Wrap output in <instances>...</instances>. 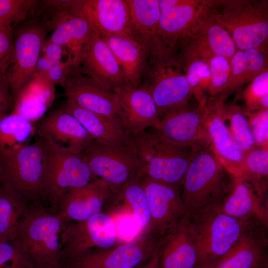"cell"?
<instances>
[{"instance_id": "6da1fadb", "label": "cell", "mask_w": 268, "mask_h": 268, "mask_svg": "<svg viewBox=\"0 0 268 268\" xmlns=\"http://www.w3.org/2000/svg\"><path fill=\"white\" fill-rule=\"evenodd\" d=\"M236 178L206 145H197L181 191L190 214L221 205L230 193Z\"/></svg>"}, {"instance_id": "7a4b0ae2", "label": "cell", "mask_w": 268, "mask_h": 268, "mask_svg": "<svg viewBox=\"0 0 268 268\" xmlns=\"http://www.w3.org/2000/svg\"><path fill=\"white\" fill-rule=\"evenodd\" d=\"M68 223L42 206H30L9 241L29 264H60Z\"/></svg>"}, {"instance_id": "3957f363", "label": "cell", "mask_w": 268, "mask_h": 268, "mask_svg": "<svg viewBox=\"0 0 268 268\" xmlns=\"http://www.w3.org/2000/svg\"><path fill=\"white\" fill-rule=\"evenodd\" d=\"M189 220L197 248L196 268L212 264L219 260L249 227L260 221L255 218H237L228 215L222 210L221 205L191 213Z\"/></svg>"}, {"instance_id": "277c9868", "label": "cell", "mask_w": 268, "mask_h": 268, "mask_svg": "<svg viewBox=\"0 0 268 268\" xmlns=\"http://www.w3.org/2000/svg\"><path fill=\"white\" fill-rule=\"evenodd\" d=\"M131 137L141 175L181 188L197 145L172 143L160 135L154 128Z\"/></svg>"}, {"instance_id": "5b68a950", "label": "cell", "mask_w": 268, "mask_h": 268, "mask_svg": "<svg viewBox=\"0 0 268 268\" xmlns=\"http://www.w3.org/2000/svg\"><path fill=\"white\" fill-rule=\"evenodd\" d=\"M162 60L174 57L196 36L218 0H159Z\"/></svg>"}, {"instance_id": "8992f818", "label": "cell", "mask_w": 268, "mask_h": 268, "mask_svg": "<svg viewBox=\"0 0 268 268\" xmlns=\"http://www.w3.org/2000/svg\"><path fill=\"white\" fill-rule=\"evenodd\" d=\"M48 155L45 140L0 152V183L26 201L43 199Z\"/></svg>"}, {"instance_id": "52a82bcc", "label": "cell", "mask_w": 268, "mask_h": 268, "mask_svg": "<svg viewBox=\"0 0 268 268\" xmlns=\"http://www.w3.org/2000/svg\"><path fill=\"white\" fill-rule=\"evenodd\" d=\"M213 15L230 34L237 50L268 51V0H219Z\"/></svg>"}, {"instance_id": "ba28073f", "label": "cell", "mask_w": 268, "mask_h": 268, "mask_svg": "<svg viewBox=\"0 0 268 268\" xmlns=\"http://www.w3.org/2000/svg\"><path fill=\"white\" fill-rule=\"evenodd\" d=\"M81 154L93 175L116 192L141 175L131 137L109 143L93 139Z\"/></svg>"}, {"instance_id": "9c48e42d", "label": "cell", "mask_w": 268, "mask_h": 268, "mask_svg": "<svg viewBox=\"0 0 268 268\" xmlns=\"http://www.w3.org/2000/svg\"><path fill=\"white\" fill-rule=\"evenodd\" d=\"M44 139L46 142L48 162L43 198L49 202L50 210L57 213L60 202L67 192L97 178L92 173L81 154L70 152L51 140Z\"/></svg>"}, {"instance_id": "30bf717a", "label": "cell", "mask_w": 268, "mask_h": 268, "mask_svg": "<svg viewBox=\"0 0 268 268\" xmlns=\"http://www.w3.org/2000/svg\"><path fill=\"white\" fill-rule=\"evenodd\" d=\"M50 29L47 22L34 20L26 23L16 33L12 62L6 72L14 100L32 80Z\"/></svg>"}, {"instance_id": "8fae6325", "label": "cell", "mask_w": 268, "mask_h": 268, "mask_svg": "<svg viewBox=\"0 0 268 268\" xmlns=\"http://www.w3.org/2000/svg\"><path fill=\"white\" fill-rule=\"evenodd\" d=\"M159 240L152 234H145L133 242L88 251L64 265L67 268H136L153 256Z\"/></svg>"}, {"instance_id": "7c38bea8", "label": "cell", "mask_w": 268, "mask_h": 268, "mask_svg": "<svg viewBox=\"0 0 268 268\" xmlns=\"http://www.w3.org/2000/svg\"><path fill=\"white\" fill-rule=\"evenodd\" d=\"M153 65L149 81L143 86L151 95L161 120L187 105L193 92L175 57Z\"/></svg>"}, {"instance_id": "4fadbf2b", "label": "cell", "mask_w": 268, "mask_h": 268, "mask_svg": "<svg viewBox=\"0 0 268 268\" xmlns=\"http://www.w3.org/2000/svg\"><path fill=\"white\" fill-rule=\"evenodd\" d=\"M116 242L115 224L106 213H96L84 221L68 222L65 232L61 263L93 250L111 248Z\"/></svg>"}, {"instance_id": "5bb4252c", "label": "cell", "mask_w": 268, "mask_h": 268, "mask_svg": "<svg viewBox=\"0 0 268 268\" xmlns=\"http://www.w3.org/2000/svg\"><path fill=\"white\" fill-rule=\"evenodd\" d=\"M224 100L218 96L207 101L203 128L209 147L234 177L241 176L246 153L234 138L226 124Z\"/></svg>"}, {"instance_id": "9a60e30c", "label": "cell", "mask_w": 268, "mask_h": 268, "mask_svg": "<svg viewBox=\"0 0 268 268\" xmlns=\"http://www.w3.org/2000/svg\"><path fill=\"white\" fill-rule=\"evenodd\" d=\"M140 180L149 206V233L160 238L170 228L189 217L190 213L182 199L181 187L142 175Z\"/></svg>"}, {"instance_id": "2e32d148", "label": "cell", "mask_w": 268, "mask_h": 268, "mask_svg": "<svg viewBox=\"0 0 268 268\" xmlns=\"http://www.w3.org/2000/svg\"><path fill=\"white\" fill-rule=\"evenodd\" d=\"M63 89L67 99L73 101L80 107L120 122L123 125L121 105L117 95L83 75L79 66L71 67Z\"/></svg>"}, {"instance_id": "e0dca14e", "label": "cell", "mask_w": 268, "mask_h": 268, "mask_svg": "<svg viewBox=\"0 0 268 268\" xmlns=\"http://www.w3.org/2000/svg\"><path fill=\"white\" fill-rule=\"evenodd\" d=\"M207 103H198L193 106L189 102L161 119L158 126L154 129L164 138L176 144L209 146L203 128L207 112Z\"/></svg>"}, {"instance_id": "ac0fdd59", "label": "cell", "mask_w": 268, "mask_h": 268, "mask_svg": "<svg viewBox=\"0 0 268 268\" xmlns=\"http://www.w3.org/2000/svg\"><path fill=\"white\" fill-rule=\"evenodd\" d=\"M75 3L92 31L100 37L134 38L127 0H81Z\"/></svg>"}, {"instance_id": "d6986e66", "label": "cell", "mask_w": 268, "mask_h": 268, "mask_svg": "<svg viewBox=\"0 0 268 268\" xmlns=\"http://www.w3.org/2000/svg\"><path fill=\"white\" fill-rule=\"evenodd\" d=\"M81 72L103 88L113 91L126 85L120 66L107 43L92 31L79 65Z\"/></svg>"}, {"instance_id": "ffe728a7", "label": "cell", "mask_w": 268, "mask_h": 268, "mask_svg": "<svg viewBox=\"0 0 268 268\" xmlns=\"http://www.w3.org/2000/svg\"><path fill=\"white\" fill-rule=\"evenodd\" d=\"M63 10L47 22L53 29L49 40L66 49L74 66H78L85 43L92 30L75 0H65Z\"/></svg>"}, {"instance_id": "44dd1931", "label": "cell", "mask_w": 268, "mask_h": 268, "mask_svg": "<svg viewBox=\"0 0 268 268\" xmlns=\"http://www.w3.org/2000/svg\"><path fill=\"white\" fill-rule=\"evenodd\" d=\"M115 192L104 181L96 179L67 192L60 202L57 213L67 222L85 220L103 212L104 207L111 203Z\"/></svg>"}, {"instance_id": "7402d4cb", "label": "cell", "mask_w": 268, "mask_h": 268, "mask_svg": "<svg viewBox=\"0 0 268 268\" xmlns=\"http://www.w3.org/2000/svg\"><path fill=\"white\" fill-rule=\"evenodd\" d=\"M266 181L243 175L236 178L230 193L221 204L222 210L237 218H255L268 226Z\"/></svg>"}, {"instance_id": "603a6c76", "label": "cell", "mask_w": 268, "mask_h": 268, "mask_svg": "<svg viewBox=\"0 0 268 268\" xmlns=\"http://www.w3.org/2000/svg\"><path fill=\"white\" fill-rule=\"evenodd\" d=\"M189 217L170 228L159 239L156 251L158 268H196L197 248Z\"/></svg>"}, {"instance_id": "cb8c5ba5", "label": "cell", "mask_w": 268, "mask_h": 268, "mask_svg": "<svg viewBox=\"0 0 268 268\" xmlns=\"http://www.w3.org/2000/svg\"><path fill=\"white\" fill-rule=\"evenodd\" d=\"M267 227L256 222L219 260L200 268H268Z\"/></svg>"}, {"instance_id": "d4e9b609", "label": "cell", "mask_w": 268, "mask_h": 268, "mask_svg": "<svg viewBox=\"0 0 268 268\" xmlns=\"http://www.w3.org/2000/svg\"><path fill=\"white\" fill-rule=\"evenodd\" d=\"M113 91L119 100L123 124L130 136L157 128L160 122L157 108L144 86L133 87L124 85Z\"/></svg>"}, {"instance_id": "484cf974", "label": "cell", "mask_w": 268, "mask_h": 268, "mask_svg": "<svg viewBox=\"0 0 268 268\" xmlns=\"http://www.w3.org/2000/svg\"><path fill=\"white\" fill-rule=\"evenodd\" d=\"M35 130L39 137L51 140L63 149L77 154H81L93 139L76 118L61 108L43 118Z\"/></svg>"}, {"instance_id": "4316f807", "label": "cell", "mask_w": 268, "mask_h": 268, "mask_svg": "<svg viewBox=\"0 0 268 268\" xmlns=\"http://www.w3.org/2000/svg\"><path fill=\"white\" fill-rule=\"evenodd\" d=\"M134 38L148 52L153 63L162 59L159 37V0H127Z\"/></svg>"}, {"instance_id": "83f0119b", "label": "cell", "mask_w": 268, "mask_h": 268, "mask_svg": "<svg viewBox=\"0 0 268 268\" xmlns=\"http://www.w3.org/2000/svg\"><path fill=\"white\" fill-rule=\"evenodd\" d=\"M101 37L107 43L120 66L126 85L139 86L146 60L149 58L145 48L131 37L114 35Z\"/></svg>"}, {"instance_id": "f1b7e54d", "label": "cell", "mask_w": 268, "mask_h": 268, "mask_svg": "<svg viewBox=\"0 0 268 268\" xmlns=\"http://www.w3.org/2000/svg\"><path fill=\"white\" fill-rule=\"evenodd\" d=\"M61 109L76 118L97 141L121 142L131 137L122 123L80 107L70 100L67 99Z\"/></svg>"}, {"instance_id": "f546056e", "label": "cell", "mask_w": 268, "mask_h": 268, "mask_svg": "<svg viewBox=\"0 0 268 268\" xmlns=\"http://www.w3.org/2000/svg\"><path fill=\"white\" fill-rule=\"evenodd\" d=\"M230 64L228 81L223 92L218 96L224 100L231 93L268 70V51L257 49L237 50L232 56Z\"/></svg>"}, {"instance_id": "4dcf8cb0", "label": "cell", "mask_w": 268, "mask_h": 268, "mask_svg": "<svg viewBox=\"0 0 268 268\" xmlns=\"http://www.w3.org/2000/svg\"><path fill=\"white\" fill-rule=\"evenodd\" d=\"M175 58L192 88L197 102L206 103V89L210 73L205 52L189 43Z\"/></svg>"}, {"instance_id": "1f68e13d", "label": "cell", "mask_w": 268, "mask_h": 268, "mask_svg": "<svg viewBox=\"0 0 268 268\" xmlns=\"http://www.w3.org/2000/svg\"><path fill=\"white\" fill-rule=\"evenodd\" d=\"M214 9L190 42L203 51L231 61L237 49L228 32L214 19Z\"/></svg>"}, {"instance_id": "d6a6232c", "label": "cell", "mask_w": 268, "mask_h": 268, "mask_svg": "<svg viewBox=\"0 0 268 268\" xmlns=\"http://www.w3.org/2000/svg\"><path fill=\"white\" fill-rule=\"evenodd\" d=\"M30 206L10 188L0 185V241H9Z\"/></svg>"}, {"instance_id": "836d02e7", "label": "cell", "mask_w": 268, "mask_h": 268, "mask_svg": "<svg viewBox=\"0 0 268 268\" xmlns=\"http://www.w3.org/2000/svg\"><path fill=\"white\" fill-rule=\"evenodd\" d=\"M141 176L116 192L114 202L122 201L131 206L142 235L149 233L151 216L147 196L140 183Z\"/></svg>"}, {"instance_id": "e575fe53", "label": "cell", "mask_w": 268, "mask_h": 268, "mask_svg": "<svg viewBox=\"0 0 268 268\" xmlns=\"http://www.w3.org/2000/svg\"><path fill=\"white\" fill-rule=\"evenodd\" d=\"M32 122L13 113L0 121V152L12 150L28 144L34 133Z\"/></svg>"}, {"instance_id": "d590c367", "label": "cell", "mask_w": 268, "mask_h": 268, "mask_svg": "<svg viewBox=\"0 0 268 268\" xmlns=\"http://www.w3.org/2000/svg\"><path fill=\"white\" fill-rule=\"evenodd\" d=\"M225 116L232 135L244 152L256 146L246 110L235 104H225Z\"/></svg>"}, {"instance_id": "8d00e7d4", "label": "cell", "mask_w": 268, "mask_h": 268, "mask_svg": "<svg viewBox=\"0 0 268 268\" xmlns=\"http://www.w3.org/2000/svg\"><path fill=\"white\" fill-rule=\"evenodd\" d=\"M245 110L249 113L268 109V70L257 75L243 93Z\"/></svg>"}, {"instance_id": "74e56055", "label": "cell", "mask_w": 268, "mask_h": 268, "mask_svg": "<svg viewBox=\"0 0 268 268\" xmlns=\"http://www.w3.org/2000/svg\"><path fill=\"white\" fill-rule=\"evenodd\" d=\"M204 51L206 55L210 73L206 94L212 98L220 95L224 89L230 73L231 61Z\"/></svg>"}, {"instance_id": "f35d334b", "label": "cell", "mask_w": 268, "mask_h": 268, "mask_svg": "<svg viewBox=\"0 0 268 268\" xmlns=\"http://www.w3.org/2000/svg\"><path fill=\"white\" fill-rule=\"evenodd\" d=\"M39 2L36 0H0V27L12 28L25 20Z\"/></svg>"}, {"instance_id": "ab89813d", "label": "cell", "mask_w": 268, "mask_h": 268, "mask_svg": "<svg viewBox=\"0 0 268 268\" xmlns=\"http://www.w3.org/2000/svg\"><path fill=\"white\" fill-rule=\"evenodd\" d=\"M243 175L266 181L268 175V148L255 146L246 153Z\"/></svg>"}, {"instance_id": "60d3db41", "label": "cell", "mask_w": 268, "mask_h": 268, "mask_svg": "<svg viewBox=\"0 0 268 268\" xmlns=\"http://www.w3.org/2000/svg\"><path fill=\"white\" fill-rule=\"evenodd\" d=\"M246 112L255 146L268 148V109Z\"/></svg>"}, {"instance_id": "b9f144b4", "label": "cell", "mask_w": 268, "mask_h": 268, "mask_svg": "<svg viewBox=\"0 0 268 268\" xmlns=\"http://www.w3.org/2000/svg\"><path fill=\"white\" fill-rule=\"evenodd\" d=\"M29 262L9 241H0V268H25Z\"/></svg>"}, {"instance_id": "7bdbcfd3", "label": "cell", "mask_w": 268, "mask_h": 268, "mask_svg": "<svg viewBox=\"0 0 268 268\" xmlns=\"http://www.w3.org/2000/svg\"><path fill=\"white\" fill-rule=\"evenodd\" d=\"M14 39L11 27H0V73L6 74L12 62Z\"/></svg>"}, {"instance_id": "ee69618b", "label": "cell", "mask_w": 268, "mask_h": 268, "mask_svg": "<svg viewBox=\"0 0 268 268\" xmlns=\"http://www.w3.org/2000/svg\"><path fill=\"white\" fill-rule=\"evenodd\" d=\"M74 66L72 59L68 57L66 61L53 64L51 67L43 73L54 85L64 87L67 77L71 67Z\"/></svg>"}, {"instance_id": "f6af8a7d", "label": "cell", "mask_w": 268, "mask_h": 268, "mask_svg": "<svg viewBox=\"0 0 268 268\" xmlns=\"http://www.w3.org/2000/svg\"><path fill=\"white\" fill-rule=\"evenodd\" d=\"M14 100L10 92L6 74H0V121L14 105Z\"/></svg>"}, {"instance_id": "bcb514c9", "label": "cell", "mask_w": 268, "mask_h": 268, "mask_svg": "<svg viewBox=\"0 0 268 268\" xmlns=\"http://www.w3.org/2000/svg\"><path fill=\"white\" fill-rule=\"evenodd\" d=\"M43 50L45 52V57L52 64L58 63L61 61L64 50L59 45L51 41L46 40Z\"/></svg>"}, {"instance_id": "7dc6e473", "label": "cell", "mask_w": 268, "mask_h": 268, "mask_svg": "<svg viewBox=\"0 0 268 268\" xmlns=\"http://www.w3.org/2000/svg\"><path fill=\"white\" fill-rule=\"evenodd\" d=\"M52 65L45 56L40 57L36 65L35 73L47 71L51 67Z\"/></svg>"}, {"instance_id": "c3c4849f", "label": "cell", "mask_w": 268, "mask_h": 268, "mask_svg": "<svg viewBox=\"0 0 268 268\" xmlns=\"http://www.w3.org/2000/svg\"><path fill=\"white\" fill-rule=\"evenodd\" d=\"M142 268H158V260L156 252H155L153 256L144 264Z\"/></svg>"}, {"instance_id": "681fc988", "label": "cell", "mask_w": 268, "mask_h": 268, "mask_svg": "<svg viewBox=\"0 0 268 268\" xmlns=\"http://www.w3.org/2000/svg\"><path fill=\"white\" fill-rule=\"evenodd\" d=\"M25 268H67L65 265L60 264L58 265H39L30 264Z\"/></svg>"}, {"instance_id": "f907efd6", "label": "cell", "mask_w": 268, "mask_h": 268, "mask_svg": "<svg viewBox=\"0 0 268 268\" xmlns=\"http://www.w3.org/2000/svg\"><path fill=\"white\" fill-rule=\"evenodd\" d=\"M144 264H143V265H141V266H140L137 267L136 268H143V265H144Z\"/></svg>"}, {"instance_id": "816d5d0a", "label": "cell", "mask_w": 268, "mask_h": 268, "mask_svg": "<svg viewBox=\"0 0 268 268\" xmlns=\"http://www.w3.org/2000/svg\"><path fill=\"white\" fill-rule=\"evenodd\" d=\"M0 74H1L0 73Z\"/></svg>"}, {"instance_id": "f5cc1de1", "label": "cell", "mask_w": 268, "mask_h": 268, "mask_svg": "<svg viewBox=\"0 0 268 268\" xmlns=\"http://www.w3.org/2000/svg\"></svg>"}]
</instances>
